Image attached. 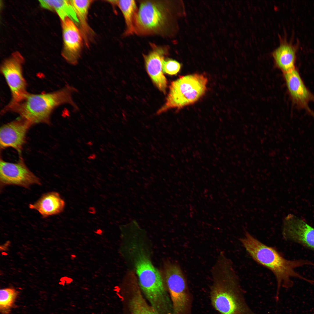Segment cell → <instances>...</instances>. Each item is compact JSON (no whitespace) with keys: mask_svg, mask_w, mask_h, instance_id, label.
<instances>
[{"mask_svg":"<svg viewBox=\"0 0 314 314\" xmlns=\"http://www.w3.org/2000/svg\"><path fill=\"white\" fill-rule=\"evenodd\" d=\"M211 271L210 300L218 314H258L247 302L233 263L224 253L219 254Z\"/></svg>","mask_w":314,"mask_h":314,"instance_id":"obj_1","label":"cell"},{"mask_svg":"<svg viewBox=\"0 0 314 314\" xmlns=\"http://www.w3.org/2000/svg\"><path fill=\"white\" fill-rule=\"evenodd\" d=\"M240 241L254 261L269 269L274 275L277 285L276 301L279 299L281 287L288 288L293 286L292 278L314 283V280L307 278L295 271V269L301 267L314 266L312 261L303 259H287L274 248L263 243L247 231H245Z\"/></svg>","mask_w":314,"mask_h":314,"instance_id":"obj_2","label":"cell"},{"mask_svg":"<svg viewBox=\"0 0 314 314\" xmlns=\"http://www.w3.org/2000/svg\"><path fill=\"white\" fill-rule=\"evenodd\" d=\"M78 90L73 86L67 85L53 92L34 94L28 92L19 101L11 105H6L1 114L12 112L19 115L32 125L38 123L49 124L51 115L60 106L68 104L74 112L79 108L74 101L73 95Z\"/></svg>","mask_w":314,"mask_h":314,"instance_id":"obj_3","label":"cell"},{"mask_svg":"<svg viewBox=\"0 0 314 314\" xmlns=\"http://www.w3.org/2000/svg\"><path fill=\"white\" fill-rule=\"evenodd\" d=\"M130 249L140 289L145 298L158 314H167L172 304L161 275L142 248L132 242Z\"/></svg>","mask_w":314,"mask_h":314,"instance_id":"obj_4","label":"cell"},{"mask_svg":"<svg viewBox=\"0 0 314 314\" xmlns=\"http://www.w3.org/2000/svg\"><path fill=\"white\" fill-rule=\"evenodd\" d=\"M208 81L207 77L202 74L179 77L171 83L165 104L157 114L172 108L180 109L195 103L205 93Z\"/></svg>","mask_w":314,"mask_h":314,"instance_id":"obj_5","label":"cell"},{"mask_svg":"<svg viewBox=\"0 0 314 314\" xmlns=\"http://www.w3.org/2000/svg\"><path fill=\"white\" fill-rule=\"evenodd\" d=\"M171 15L170 3L167 1H141L136 21L135 34L141 35H167Z\"/></svg>","mask_w":314,"mask_h":314,"instance_id":"obj_6","label":"cell"},{"mask_svg":"<svg viewBox=\"0 0 314 314\" xmlns=\"http://www.w3.org/2000/svg\"><path fill=\"white\" fill-rule=\"evenodd\" d=\"M164 273L173 314H191L192 296L181 268L177 263L170 262L165 264Z\"/></svg>","mask_w":314,"mask_h":314,"instance_id":"obj_7","label":"cell"},{"mask_svg":"<svg viewBox=\"0 0 314 314\" xmlns=\"http://www.w3.org/2000/svg\"><path fill=\"white\" fill-rule=\"evenodd\" d=\"M24 60L21 54L16 52L4 61L1 66V73L5 78L11 94V99L8 105L19 101L28 92L23 71Z\"/></svg>","mask_w":314,"mask_h":314,"instance_id":"obj_8","label":"cell"},{"mask_svg":"<svg viewBox=\"0 0 314 314\" xmlns=\"http://www.w3.org/2000/svg\"><path fill=\"white\" fill-rule=\"evenodd\" d=\"M0 181L2 186L15 185L26 189L42 184L40 179L28 169L22 158L14 163L1 158Z\"/></svg>","mask_w":314,"mask_h":314,"instance_id":"obj_9","label":"cell"},{"mask_svg":"<svg viewBox=\"0 0 314 314\" xmlns=\"http://www.w3.org/2000/svg\"><path fill=\"white\" fill-rule=\"evenodd\" d=\"M282 228L285 239L314 251V228L303 220L289 214L284 219Z\"/></svg>","mask_w":314,"mask_h":314,"instance_id":"obj_10","label":"cell"},{"mask_svg":"<svg viewBox=\"0 0 314 314\" xmlns=\"http://www.w3.org/2000/svg\"><path fill=\"white\" fill-rule=\"evenodd\" d=\"M63 47L62 55L66 61L76 65L80 57L83 46V36L76 24L69 18L61 21Z\"/></svg>","mask_w":314,"mask_h":314,"instance_id":"obj_11","label":"cell"},{"mask_svg":"<svg viewBox=\"0 0 314 314\" xmlns=\"http://www.w3.org/2000/svg\"><path fill=\"white\" fill-rule=\"evenodd\" d=\"M32 125L20 117L3 125L0 129L1 149L11 147L20 154L25 142L27 133Z\"/></svg>","mask_w":314,"mask_h":314,"instance_id":"obj_12","label":"cell"},{"mask_svg":"<svg viewBox=\"0 0 314 314\" xmlns=\"http://www.w3.org/2000/svg\"><path fill=\"white\" fill-rule=\"evenodd\" d=\"M287 86L293 102L298 108L304 109L314 117L309 102H314V95L308 89L297 70L295 68L284 73Z\"/></svg>","mask_w":314,"mask_h":314,"instance_id":"obj_13","label":"cell"},{"mask_svg":"<svg viewBox=\"0 0 314 314\" xmlns=\"http://www.w3.org/2000/svg\"><path fill=\"white\" fill-rule=\"evenodd\" d=\"M152 50L143 56L147 71L157 88L165 93L167 81L163 73V62L167 50L165 47H159L151 44Z\"/></svg>","mask_w":314,"mask_h":314,"instance_id":"obj_14","label":"cell"},{"mask_svg":"<svg viewBox=\"0 0 314 314\" xmlns=\"http://www.w3.org/2000/svg\"><path fill=\"white\" fill-rule=\"evenodd\" d=\"M133 274L128 275V307L130 314H157L144 297Z\"/></svg>","mask_w":314,"mask_h":314,"instance_id":"obj_15","label":"cell"},{"mask_svg":"<svg viewBox=\"0 0 314 314\" xmlns=\"http://www.w3.org/2000/svg\"><path fill=\"white\" fill-rule=\"evenodd\" d=\"M65 206V202L60 194L55 191L43 194L35 203L29 205L30 209L37 211L44 218L60 213Z\"/></svg>","mask_w":314,"mask_h":314,"instance_id":"obj_16","label":"cell"},{"mask_svg":"<svg viewBox=\"0 0 314 314\" xmlns=\"http://www.w3.org/2000/svg\"><path fill=\"white\" fill-rule=\"evenodd\" d=\"M70 2L78 18L79 28L82 34L84 41L88 47L90 41L92 38L93 33L88 22V10L92 0H70Z\"/></svg>","mask_w":314,"mask_h":314,"instance_id":"obj_17","label":"cell"},{"mask_svg":"<svg viewBox=\"0 0 314 314\" xmlns=\"http://www.w3.org/2000/svg\"><path fill=\"white\" fill-rule=\"evenodd\" d=\"M272 56L275 64L284 73L295 68V52L290 44L281 42L273 51Z\"/></svg>","mask_w":314,"mask_h":314,"instance_id":"obj_18","label":"cell"},{"mask_svg":"<svg viewBox=\"0 0 314 314\" xmlns=\"http://www.w3.org/2000/svg\"><path fill=\"white\" fill-rule=\"evenodd\" d=\"M116 5L122 11L125 22L126 35L135 33V26L138 10L136 3L133 0L110 1Z\"/></svg>","mask_w":314,"mask_h":314,"instance_id":"obj_19","label":"cell"},{"mask_svg":"<svg viewBox=\"0 0 314 314\" xmlns=\"http://www.w3.org/2000/svg\"><path fill=\"white\" fill-rule=\"evenodd\" d=\"M39 1L42 8L55 11L61 21L68 17L76 25L79 24L76 14L70 0H40Z\"/></svg>","mask_w":314,"mask_h":314,"instance_id":"obj_20","label":"cell"},{"mask_svg":"<svg viewBox=\"0 0 314 314\" xmlns=\"http://www.w3.org/2000/svg\"><path fill=\"white\" fill-rule=\"evenodd\" d=\"M17 292L14 288H7L0 290V310L2 314H9L13 307Z\"/></svg>","mask_w":314,"mask_h":314,"instance_id":"obj_21","label":"cell"},{"mask_svg":"<svg viewBox=\"0 0 314 314\" xmlns=\"http://www.w3.org/2000/svg\"><path fill=\"white\" fill-rule=\"evenodd\" d=\"M181 64L176 60L169 59L163 62V72L170 75L176 74L180 71Z\"/></svg>","mask_w":314,"mask_h":314,"instance_id":"obj_22","label":"cell"},{"mask_svg":"<svg viewBox=\"0 0 314 314\" xmlns=\"http://www.w3.org/2000/svg\"><path fill=\"white\" fill-rule=\"evenodd\" d=\"M96 156L95 154H93L91 155L90 156L88 157V158L89 159H94L95 158H96Z\"/></svg>","mask_w":314,"mask_h":314,"instance_id":"obj_23","label":"cell"}]
</instances>
